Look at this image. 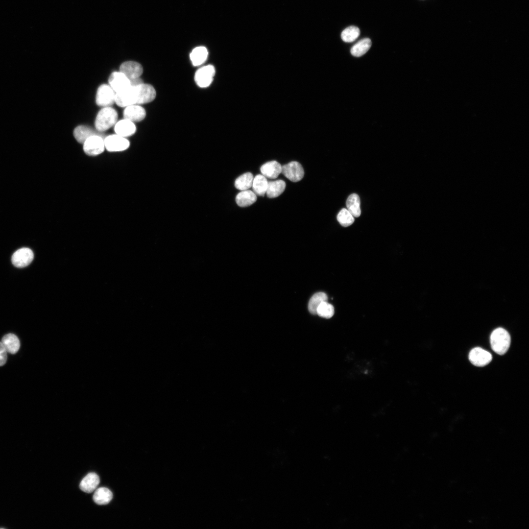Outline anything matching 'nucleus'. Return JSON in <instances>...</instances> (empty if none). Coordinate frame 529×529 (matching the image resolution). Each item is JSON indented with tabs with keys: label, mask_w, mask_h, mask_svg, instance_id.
I'll return each mask as SVG.
<instances>
[{
	"label": "nucleus",
	"mask_w": 529,
	"mask_h": 529,
	"mask_svg": "<svg viewBox=\"0 0 529 529\" xmlns=\"http://www.w3.org/2000/svg\"><path fill=\"white\" fill-rule=\"evenodd\" d=\"M154 88L148 84L142 83L116 93L115 102L119 106L125 107L134 104H142L153 101L156 97Z\"/></svg>",
	"instance_id": "nucleus-1"
},
{
	"label": "nucleus",
	"mask_w": 529,
	"mask_h": 529,
	"mask_svg": "<svg viewBox=\"0 0 529 529\" xmlns=\"http://www.w3.org/2000/svg\"><path fill=\"white\" fill-rule=\"evenodd\" d=\"M492 349L500 355H504L508 351L511 342L508 332L502 328L495 329L490 336Z\"/></svg>",
	"instance_id": "nucleus-2"
},
{
	"label": "nucleus",
	"mask_w": 529,
	"mask_h": 529,
	"mask_svg": "<svg viewBox=\"0 0 529 529\" xmlns=\"http://www.w3.org/2000/svg\"><path fill=\"white\" fill-rule=\"evenodd\" d=\"M118 119V113L112 107H105L97 114L95 120V127L97 131L102 132L116 124Z\"/></svg>",
	"instance_id": "nucleus-3"
},
{
	"label": "nucleus",
	"mask_w": 529,
	"mask_h": 529,
	"mask_svg": "<svg viewBox=\"0 0 529 529\" xmlns=\"http://www.w3.org/2000/svg\"><path fill=\"white\" fill-rule=\"evenodd\" d=\"M85 153L89 156H96L104 150V139L100 135H94L88 138L83 144Z\"/></svg>",
	"instance_id": "nucleus-4"
},
{
	"label": "nucleus",
	"mask_w": 529,
	"mask_h": 529,
	"mask_svg": "<svg viewBox=\"0 0 529 529\" xmlns=\"http://www.w3.org/2000/svg\"><path fill=\"white\" fill-rule=\"evenodd\" d=\"M215 73V68L213 65H208L202 67L195 73V83L200 87H207L213 82Z\"/></svg>",
	"instance_id": "nucleus-5"
},
{
	"label": "nucleus",
	"mask_w": 529,
	"mask_h": 529,
	"mask_svg": "<svg viewBox=\"0 0 529 529\" xmlns=\"http://www.w3.org/2000/svg\"><path fill=\"white\" fill-rule=\"evenodd\" d=\"M116 93L108 85L102 84L97 89L96 101L97 105L109 107L115 102Z\"/></svg>",
	"instance_id": "nucleus-6"
},
{
	"label": "nucleus",
	"mask_w": 529,
	"mask_h": 529,
	"mask_svg": "<svg viewBox=\"0 0 529 529\" xmlns=\"http://www.w3.org/2000/svg\"><path fill=\"white\" fill-rule=\"evenodd\" d=\"M105 148L110 152L122 151L127 149L130 145L129 141L117 134L107 136L104 139Z\"/></svg>",
	"instance_id": "nucleus-7"
},
{
	"label": "nucleus",
	"mask_w": 529,
	"mask_h": 529,
	"mask_svg": "<svg viewBox=\"0 0 529 529\" xmlns=\"http://www.w3.org/2000/svg\"><path fill=\"white\" fill-rule=\"evenodd\" d=\"M281 173L293 182L300 181L304 175V170L302 165L296 161H292L282 166Z\"/></svg>",
	"instance_id": "nucleus-8"
},
{
	"label": "nucleus",
	"mask_w": 529,
	"mask_h": 529,
	"mask_svg": "<svg viewBox=\"0 0 529 529\" xmlns=\"http://www.w3.org/2000/svg\"><path fill=\"white\" fill-rule=\"evenodd\" d=\"M34 254L32 251L27 247L20 248L16 251L12 256L11 261L13 264L17 267H24L28 265L32 261Z\"/></svg>",
	"instance_id": "nucleus-9"
},
{
	"label": "nucleus",
	"mask_w": 529,
	"mask_h": 529,
	"mask_svg": "<svg viewBox=\"0 0 529 529\" xmlns=\"http://www.w3.org/2000/svg\"><path fill=\"white\" fill-rule=\"evenodd\" d=\"M468 358L473 365L479 367L487 365L492 359V355L489 352L480 347L472 349L469 354Z\"/></svg>",
	"instance_id": "nucleus-10"
},
{
	"label": "nucleus",
	"mask_w": 529,
	"mask_h": 529,
	"mask_svg": "<svg viewBox=\"0 0 529 529\" xmlns=\"http://www.w3.org/2000/svg\"><path fill=\"white\" fill-rule=\"evenodd\" d=\"M108 82L109 85L115 93L121 91L130 86V79L120 71L112 73Z\"/></svg>",
	"instance_id": "nucleus-11"
},
{
	"label": "nucleus",
	"mask_w": 529,
	"mask_h": 529,
	"mask_svg": "<svg viewBox=\"0 0 529 529\" xmlns=\"http://www.w3.org/2000/svg\"><path fill=\"white\" fill-rule=\"evenodd\" d=\"M120 71L130 80L139 78L143 72V68L139 63L133 61H126L120 66Z\"/></svg>",
	"instance_id": "nucleus-12"
},
{
	"label": "nucleus",
	"mask_w": 529,
	"mask_h": 529,
	"mask_svg": "<svg viewBox=\"0 0 529 529\" xmlns=\"http://www.w3.org/2000/svg\"><path fill=\"white\" fill-rule=\"evenodd\" d=\"M145 109L138 104L126 106L123 111L124 119L132 122L141 121L145 118Z\"/></svg>",
	"instance_id": "nucleus-13"
},
{
	"label": "nucleus",
	"mask_w": 529,
	"mask_h": 529,
	"mask_svg": "<svg viewBox=\"0 0 529 529\" xmlns=\"http://www.w3.org/2000/svg\"><path fill=\"white\" fill-rule=\"evenodd\" d=\"M114 130L116 134L125 138L133 135L136 128L133 122L124 119L116 123Z\"/></svg>",
	"instance_id": "nucleus-14"
},
{
	"label": "nucleus",
	"mask_w": 529,
	"mask_h": 529,
	"mask_svg": "<svg viewBox=\"0 0 529 529\" xmlns=\"http://www.w3.org/2000/svg\"><path fill=\"white\" fill-rule=\"evenodd\" d=\"M99 478L95 473H88L81 481L79 484L80 489L87 493L94 491L99 483Z\"/></svg>",
	"instance_id": "nucleus-15"
},
{
	"label": "nucleus",
	"mask_w": 529,
	"mask_h": 529,
	"mask_svg": "<svg viewBox=\"0 0 529 529\" xmlns=\"http://www.w3.org/2000/svg\"><path fill=\"white\" fill-rule=\"evenodd\" d=\"M260 170L262 175L266 178L275 179L281 173L282 166L278 162L272 161L263 165Z\"/></svg>",
	"instance_id": "nucleus-16"
},
{
	"label": "nucleus",
	"mask_w": 529,
	"mask_h": 529,
	"mask_svg": "<svg viewBox=\"0 0 529 529\" xmlns=\"http://www.w3.org/2000/svg\"><path fill=\"white\" fill-rule=\"evenodd\" d=\"M100 132H96L93 129L86 126L80 125L77 126L73 131V135L76 141L83 144L89 137L94 135H100Z\"/></svg>",
	"instance_id": "nucleus-17"
},
{
	"label": "nucleus",
	"mask_w": 529,
	"mask_h": 529,
	"mask_svg": "<svg viewBox=\"0 0 529 529\" xmlns=\"http://www.w3.org/2000/svg\"><path fill=\"white\" fill-rule=\"evenodd\" d=\"M286 186L285 182L282 180L268 181L265 193L268 198H273L277 197L284 192Z\"/></svg>",
	"instance_id": "nucleus-18"
},
{
	"label": "nucleus",
	"mask_w": 529,
	"mask_h": 529,
	"mask_svg": "<svg viewBox=\"0 0 529 529\" xmlns=\"http://www.w3.org/2000/svg\"><path fill=\"white\" fill-rule=\"evenodd\" d=\"M1 342L7 352L16 354L20 349V342L18 337L13 334H8L3 337Z\"/></svg>",
	"instance_id": "nucleus-19"
},
{
	"label": "nucleus",
	"mask_w": 529,
	"mask_h": 529,
	"mask_svg": "<svg viewBox=\"0 0 529 529\" xmlns=\"http://www.w3.org/2000/svg\"><path fill=\"white\" fill-rule=\"evenodd\" d=\"M257 200V195L250 190L241 191L236 196V201L238 206L245 207L250 206Z\"/></svg>",
	"instance_id": "nucleus-20"
},
{
	"label": "nucleus",
	"mask_w": 529,
	"mask_h": 529,
	"mask_svg": "<svg viewBox=\"0 0 529 529\" xmlns=\"http://www.w3.org/2000/svg\"><path fill=\"white\" fill-rule=\"evenodd\" d=\"M113 498L111 491L106 487H99L94 492L93 500L97 505H105L110 503Z\"/></svg>",
	"instance_id": "nucleus-21"
},
{
	"label": "nucleus",
	"mask_w": 529,
	"mask_h": 529,
	"mask_svg": "<svg viewBox=\"0 0 529 529\" xmlns=\"http://www.w3.org/2000/svg\"><path fill=\"white\" fill-rule=\"evenodd\" d=\"M208 55L207 49L203 46L194 48L190 53V59L194 66H200L206 60Z\"/></svg>",
	"instance_id": "nucleus-22"
},
{
	"label": "nucleus",
	"mask_w": 529,
	"mask_h": 529,
	"mask_svg": "<svg viewBox=\"0 0 529 529\" xmlns=\"http://www.w3.org/2000/svg\"><path fill=\"white\" fill-rule=\"evenodd\" d=\"M268 185L266 178L262 174H258L253 178L252 189L253 192L258 196H264L266 193Z\"/></svg>",
	"instance_id": "nucleus-23"
},
{
	"label": "nucleus",
	"mask_w": 529,
	"mask_h": 529,
	"mask_svg": "<svg viewBox=\"0 0 529 529\" xmlns=\"http://www.w3.org/2000/svg\"><path fill=\"white\" fill-rule=\"evenodd\" d=\"M346 204L347 209L354 217H358L361 216L360 199L357 194H350L347 199Z\"/></svg>",
	"instance_id": "nucleus-24"
},
{
	"label": "nucleus",
	"mask_w": 529,
	"mask_h": 529,
	"mask_svg": "<svg viewBox=\"0 0 529 529\" xmlns=\"http://www.w3.org/2000/svg\"><path fill=\"white\" fill-rule=\"evenodd\" d=\"M371 46V41L369 38H364L355 44L351 48V54L355 57H360L369 49Z\"/></svg>",
	"instance_id": "nucleus-25"
},
{
	"label": "nucleus",
	"mask_w": 529,
	"mask_h": 529,
	"mask_svg": "<svg viewBox=\"0 0 529 529\" xmlns=\"http://www.w3.org/2000/svg\"><path fill=\"white\" fill-rule=\"evenodd\" d=\"M328 301V296L323 292H318L314 294L310 298L308 303L309 311L313 314H316V310L319 305L323 302Z\"/></svg>",
	"instance_id": "nucleus-26"
},
{
	"label": "nucleus",
	"mask_w": 529,
	"mask_h": 529,
	"mask_svg": "<svg viewBox=\"0 0 529 529\" xmlns=\"http://www.w3.org/2000/svg\"><path fill=\"white\" fill-rule=\"evenodd\" d=\"M253 178V175L251 172H246L236 179L235 187L241 191L247 190L252 187Z\"/></svg>",
	"instance_id": "nucleus-27"
},
{
	"label": "nucleus",
	"mask_w": 529,
	"mask_h": 529,
	"mask_svg": "<svg viewBox=\"0 0 529 529\" xmlns=\"http://www.w3.org/2000/svg\"><path fill=\"white\" fill-rule=\"evenodd\" d=\"M360 30L355 26H350L343 30L341 34L342 40L346 43L354 41L359 36Z\"/></svg>",
	"instance_id": "nucleus-28"
},
{
	"label": "nucleus",
	"mask_w": 529,
	"mask_h": 529,
	"mask_svg": "<svg viewBox=\"0 0 529 529\" xmlns=\"http://www.w3.org/2000/svg\"><path fill=\"white\" fill-rule=\"evenodd\" d=\"M337 220L343 227H348L354 222V217L346 208L342 209L337 215Z\"/></svg>",
	"instance_id": "nucleus-29"
},
{
	"label": "nucleus",
	"mask_w": 529,
	"mask_h": 529,
	"mask_svg": "<svg viewBox=\"0 0 529 529\" xmlns=\"http://www.w3.org/2000/svg\"><path fill=\"white\" fill-rule=\"evenodd\" d=\"M316 314L323 318H330L334 314V308L328 301L323 302L318 307Z\"/></svg>",
	"instance_id": "nucleus-30"
},
{
	"label": "nucleus",
	"mask_w": 529,
	"mask_h": 529,
	"mask_svg": "<svg viewBox=\"0 0 529 529\" xmlns=\"http://www.w3.org/2000/svg\"><path fill=\"white\" fill-rule=\"evenodd\" d=\"M7 351L1 342H0V366L4 365L6 362Z\"/></svg>",
	"instance_id": "nucleus-31"
}]
</instances>
